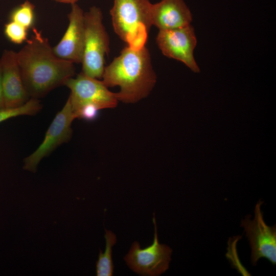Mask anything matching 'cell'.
Listing matches in <instances>:
<instances>
[{"instance_id":"cell-2","label":"cell","mask_w":276,"mask_h":276,"mask_svg":"<svg viewBox=\"0 0 276 276\" xmlns=\"http://www.w3.org/2000/svg\"><path fill=\"white\" fill-rule=\"evenodd\" d=\"M102 81L108 88L118 86V101L134 103L147 97L156 82L151 56L144 46L135 49L127 46L105 66Z\"/></svg>"},{"instance_id":"cell-12","label":"cell","mask_w":276,"mask_h":276,"mask_svg":"<svg viewBox=\"0 0 276 276\" xmlns=\"http://www.w3.org/2000/svg\"><path fill=\"white\" fill-rule=\"evenodd\" d=\"M152 25L159 31L172 30L191 25L192 13L183 0H162L151 5Z\"/></svg>"},{"instance_id":"cell-3","label":"cell","mask_w":276,"mask_h":276,"mask_svg":"<svg viewBox=\"0 0 276 276\" xmlns=\"http://www.w3.org/2000/svg\"><path fill=\"white\" fill-rule=\"evenodd\" d=\"M149 0H114L110 10L116 33L130 47L145 46L152 26Z\"/></svg>"},{"instance_id":"cell-18","label":"cell","mask_w":276,"mask_h":276,"mask_svg":"<svg viewBox=\"0 0 276 276\" xmlns=\"http://www.w3.org/2000/svg\"><path fill=\"white\" fill-rule=\"evenodd\" d=\"M56 2L71 4V5L76 3L78 0H53Z\"/></svg>"},{"instance_id":"cell-7","label":"cell","mask_w":276,"mask_h":276,"mask_svg":"<svg viewBox=\"0 0 276 276\" xmlns=\"http://www.w3.org/2000/svg\"><path fill=\"white\" fill-rule=\"evenodd\" d=\"M264 201L259 200L255 208V217L246 215L241 221V226L246 233L251 248V262L256 266L261 258L267 259L275 265L276 263V225L266 224L263 219L261 206Z\"/></svg>"},{"instance_id":"cell-1","label":"cell","mask_w":276,"mask_h":276,"mask_svg":"<svg viewBox=\"0 0 276 276\" xmlns=\"http://www.w3.org/2000/svg\"><path fill=\"white\" fill-rule=\"evenodd\" d=\"M26 44L17 52L22 81L30 98L39 99L64 85L75 74L74 63L56 56L47 38L35 27Z\"/></svg>"},{"instance_id":"cell-17","label":"cell","mask_w":276,"mask_h":276,"mask_svg":"<svg viewBox=\"0 0 276 276\" xmlns=\"http://www.w3.org/2000/svg\"><path fill=\"white\" fill-rule=\"evenodd\" d=\"M5 108L2 84V68L0 64V110Z\"/></svg>"},{"instance_id":"cell-4","label":"cell","mask_w":276,"mask_h":276,"mask_svg":"<svg viewBox=\"0 0 276 276\" xmlns=\"http://www.w3.org/2000/svg\"><path fill=\"white\" fill-rule=\"evenodd\" d=\"M85 38L82 72L92 78L102 79L105 57L109 51V38L103 24L101 10L90 7L84 14Z\"/></svg>"},{"instance_id":"cell-15","label":"cell","mask_w":276,"mask_h":276,"mask_svg":"<svg viewBox=\"0 0 276 276\" xmlns=\"http://www.w3.org/2000/svg\"><path fill=\"white\" fill-rule=\"evenodd\" d=\"M35 20V6L27 0L16 7L10 15V21H14L28 30L33 28Z\"/></svg>"},{"instance_id":"cell-14","label":"cell","mask_w":276,"mask_h":276,"mask_svg":"<svg viewBox=\"0 0 276 276\" xmlns=\"http://www.w3.org/2000/svg\"><path fill=\"white\" fill-rule=\"evenodd\" d=\"M41 108L42 105L40 101L38 99L31 98L22 106L0 110V123L17 116L35 115L39 112Z\"/></svg>"},{"instance_id":"cell-16","label":"cell","mask_w":276,"mask_h":276,"mask_svg":"<svg viewBox=\"0 0 276 276\" xmlns=\"http://www.w3.org/2000/svg\"><path fill=\"white\" fill-rule=\"evenodd\" d=\"M28 29L20 25L10 21L6 24L4 33L7 38L15 44H21L28 40Z\"/></svg>"},{"instance_id":"cell-5","label":"cell","mask_w":276,"mask_h":276,"mask_svg":"<svg viewBox=\"0 0 276 276\" xmlns=\"http://www.w3.org/2000/svg\"><path fill=\"white\" fill-rule=\"evenodd\" d=\"M71 90L68 98L73 112L77 119L83 108L94 107L99 110L117 106L118 100L116 93L110 91L102 80L89 77L82 72L76 77H71L64 85Z\"/></svg>"},{"instance_id":"cell-8","label":"cell","mask_w":276,"mask_h":276,"mask_svg":"<svg viewBox=\"0 0 276 276\" xmlns=\"http://www.w3.org/2000/svg\"><path fill=\"white\" fill-rule=\"evenodd\" d=\"M76 119L67 99L64 107L53 119L41 144L31 154L24 159V170L35 172L41 160L50 155L57 147L72 138V124Z\"/></svg>"},{"instance_id":"cell-10","label":"cell","mask_w":276,"mask_h":276,"mask_svg":"<svg viewBox=\"0 0 276 276\" xmlns=\"http://www.w3.org/2000/svg\"><path fill=\"white\" fill-rule=\"evenodd\" d=\"M84 14L78 5H72L67 15L69 22L67 29L60 41L53 48L58 57L74 63H82L85 38Z\"/></svg>"},{"instance_id":"cell-9","label":"cell","mask_w":276,"mask_h":276,"mask_svg":"<svg viewBox=\"0 0 276 276\" xmlns=\"http://www.w3.org/2000/svg\"><path fill=\"white\" fill-rule=\"evenodd\" d=\"M156 41L165 56L181 61L193 72H200L194 56L197 41L194 29L191 25L159 31Z\"/></svg>"},{"instance_id":"cell-11","label":"cell","mask_w":276,"mask_h":276,"mask_svg":"<svg viewBox=\"0 0 276 276\" xmlns=\"http://www.w3.org/2000/svg\"><path fill=\"white\" fill-rule=\"evenodd\" d=\"M0 64L5 108L22 106L30 98L22 81L17 59V52L4 50L0 58Z\"/></svg>"},{"instance_id":"cell-13","label":"cell","mask_w":276,"mask_h":276,"mask_svg":"<svg viewBox=\"0 0 276 276\" xmlns=\"http://www.w3.org/2000/svg\"><path fill=\"white\" fill-rule=\"evenodd\" d=\"M106 247L104 252L99 250L98 260L96 262V274L97 276H111L114 266L112 260V247L117 242L116 235L111 231L105 229Z\"/></svg>"},{"instance_id":"cell-6","label":"cell","mask_w":276,"mask_h":276,"mask_svg":"<svg viewBox=\"0 0 276 276\" xmlns=\"http://www.w3.org/2000/svg\"><path fill=\"white\" fill-rule=\"evenodd\" d=\"M154 226L153 243L141 248L137 241L133 242L128 253L124 257L128 267L142 275H160L169 269L172 249L168 245L158 242L155 214L152 219Z\"/></svg>"}]
</instances>
